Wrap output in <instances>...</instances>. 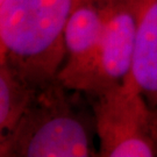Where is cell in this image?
Returning <instances> with one entry per match:
<instances>
[{
    "label": "cell",
    "mask_w": 157,
    "mask_h": 157,
    "mask_svg": "<svg viewBox=\"0 0 157 157\" xmlns=\"http://www.w3.org/2000/svg\"><path fill=\"white\" fill-rule=\"evenodd\" d=\"M78 0H5L0 8V51L30 87L57 79L65 59L64 35Z\"/></svg>",
    "instance_id": "cell-2"
},
{
    "label": "cell",
    "mask_w": 157,
    "mask_h": 157,
    "mask_svg": "<svg viewBox=\"0 0 157 157\" xmlns=\"http://www.w3.org/2000/svg\"><path fill=\"white\" fill-rule=\"evenodd\" d=\"M89 156H99L91 102L58 79L34 89L1 151V157Z\"/></svg>",
    "instance_id": "cell-1"
},
{
    "label": "cell",
    "mask_w": 157,
    "mask_h": 157,
    "mask_svg": "<svg viewBox=\"0 0 157 157\" xmlns=\"http://www.w3.org/2000/svg\"><path fill=\"white\" fill-rule=\"evenodd\" d=\"M34 89L19 78L5 63H0V157L6 136L26 107Z\"/></svg>",
    "instance_id": "cell-7"
},
{
    "label": "cell",
    "mask_w": 157,
    "mask_h": 157,
    "mask_svg": "<svg viewBox=\"0 0 157 157\" xmlns=\"http://www.w3.org/2000/svg\"><path fill=\"white\" fill-rule=\"evenodd\" d=\"M136 32L134 0H108L100 43L83 93L87 97L98 94L128 79L134 61Z\"/></svg>",
    "instance_id": "cell-4"
},
{
    "label": "cell",
    "mask_w": 157,
    "mask_h": 157,
    "mask_svg": "<svg viewBox=\"0 0 157 157\" xmlns=\"http://www.w3.org/2000/svg\"><path fill=\"white\" fill-rule=\"evenodd\" d=\"M108 0H78L64 35L65 59L57 79L83 92L100 43Z\"/></svg>",
    "instance_id": "cell-5"
},
{
    "label": "cell",
    "mask_w": 157,
    "mask_h": 157,
    "mask_svg": "<svg viewBox=\"0 0 157 157\" xmlns=\"http://www.w3.org/2000/svg\"><path fill=\"white\" fill-rule=\"evenodd\" d=\"M137 32L128 80L146 98L157 121V0H134Z\"/></svg>",
    "instance_id": "cell-6"
},
{
    "label": "cell",
    "mask_w": 157,
    "mask_h": 157,
    "mask_svg": "<svg viewBox=\"0 0 157 157\" xmlns=\"http://www.w3.org/2000/svg\"><path fill=\"white\" fill-rule=\"evenodd\" d=\"M4 1H5V0H0V8H1V6H2V4H4ZM0 63H4L2 55H1V51H0Z\"/></svg>",
    "instance_id": "cell-8"
},
{
    "label": "cell",
    "mask_w": 157,
    "mask_h": 157,
    "mask_svg": "<svg viewBox=\"0 0 157 157\" xmlns=\"http://www.w3.org/2000/svg\"><path fill=\"white\" fill-rule=\"evenodd\" d=\"M87 98L99 156L157 157V121L146 98L128 79Z\"/></svg>",
    "instance_id": "cell-3"
}]
</instances>
